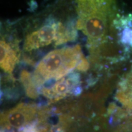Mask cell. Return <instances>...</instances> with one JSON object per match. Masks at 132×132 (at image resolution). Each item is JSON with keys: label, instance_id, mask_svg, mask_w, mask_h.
Returning a JSON list of instances; mask_svg holds the SVG:
<instances>
[{"label": "cell", "instance_id": "obj_5", "mask_svg": "<svg viewBox=\"0 0 132 132\" xmlns=\"http://www.w3.org/2000/svg\"><path fill=\"white\" fill-rule=\"evenodd\" d=\"M80 81V74L72 72L53 85L43 87L40 91L42 95L51 102H54L71 94H80L81 92Z\"/></svg>", "mask_w": 132, "mask_h": 132}, {"label": "cell", "instance_id": "obj_1", "mask_svg": "<svg viewBox=\"0 0 132 132\" xmlns=\"http://www.w3.org/2000/svg\"><path fill=\"white\" fill-rule=\"evenodd\" d=\"M89 64L79 45L62 48L48 53L38 64L32 79L40 92L44 84L51 80H59L77 68L80 71L88 69Z\"/></svg>", "mask_w": 132, "mask_h": 132}, {"label": "cell", "instance_id": "obj_9", "mask_svg": "<svg viewBox=\"0 0 132 132\" xmlns=\"http://www.w3.org/2000/svg\"><path fill=\"white\" fill-rule=\"evenodd\" d=\"M120 24L122 28L119 36L120 44L126 48H132V26L124 24Z\"/></svg>", "mask_w": 132, "mask_h": 132}, {"label": "cell", "instance_id": "obj_3", "mask_svg": "<svg viewBox=\"0 0 132 132\" xmlns=\"http://www.w3.org/2000/svg\"><path fill=\"white\" fill-rule=\"evenodd\" d=\"M108 16L103 14L79 16L77 27L87 36V45L92 54L95 55L97 53L98 48L105 40Z\"/></svg>", "mask_w": 132, "mask_h": 132}, {"label": "cell", "instance_id": "obj_4", "mask_svg": "<svg viewBox=\"0 0 132 132\" xmlns=\"http://www.w3.org/2000/svg\"><path fill=\"white\" fill-rule=\"evenodd\" d=\"M40 109L34 104L19 103L1 114V130L19 132L36 119Z\"/></svg>", "mask_w": 132, "mask_h": 132}, {"label": "cell", "instance_id": "obj_8", "mask_svg": "<svg viewBox=\"0 0 132 132\" xmlns=\"http://www.w3.org/2000/svg\"><path fill=\"white\" fill-rule=\"evenodd\" d=\"M20 80L28 96L32 98H37L39 91L33 81L32 74L27 71H23L21 73Z\"/></svg>", "mask_w": 132, "mask_h": 132}, {"label": "cell", "instance_id": "obj_7", "mask_svg": "<svg viewBox=\"0 0 132 132\" xmlns=\"http://www.w3.org/2000/svg\"><path fill=\"white\" fill-rule=\"evenodd\" d=\"M19 56L14 48L3 40L0 43V64L4 72L12 74L15 65L19 62Z\"/></svg>", "mask_w": 132, "mask_h": 132}, {"label": "cell", "instance_id": "obj_2", "mask_svg": "<svg viewBox=\"0 0 132 132\" xmlns=\"http://www.w3.org/2000/svg\"><path fill=\"white\" fill-rule=\"evenodd\" d=\"M75 37V31H70L64 27L61 23L52 20L41 28L26 36L24 50L31 52L48 45L53 42L57 46L68 41L73 40Z\"/></svg>", "mask_w": 132, "mask_h": 132}, {"label": "cell", "instance_id": "obj_6", "mask_svg": "<svg viewBox=\"0 0 132 132\" xmlns=\"http://www.w3.org/2000/svg\"><path fill=\"white\" fill-rule=\"evenodd\" d=\"M79 16L93 14H113L114 0H76Z\"/></svg>", "mask_w": 132, "mask_h": 132}]
</instances>
